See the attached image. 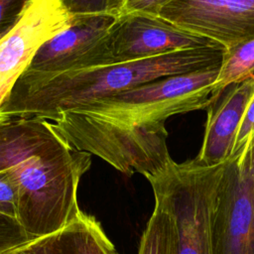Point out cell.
Masks as SVG:
<instances>
[{
	"label": "cell",
	"mask_w": 254,
	"mask_h": 254,
	"mask_svg": "<svg viewBox=\"0 0 254 254\" xmlns=\"http://www.w3.org/2000/svg\"><path fill=\"white\" fill-rule=\"evenodd\" d=\"M0 213L17 218L18 190L7 172H0Z\"/></svg>",
	"instance_id": "obj_18"
},
{
	"label": "cell",
	"mask_w": 254,
	"mask_h": 254,
	"mask_svg": "<svg viewBox=\"0 0 254 254\" xmlns=\"http://www.w3.org/2000/svg\"><path fill=\"white\" fill-rule=\"evenodd\" d=\"M33 240L17 218L0 213V254H9Z\"/></svg>",
	"instance_id": "obj_16"
},
{
	"label": "cell",
	"mask_w": 254,
	"mask_h": 254,
	"mask_svg": "<svg viewBox=\"0 0 254 254\" xmlns=\"http://www.w3.org/2000/svg\"><path fill=\"white\" fill-rule=\"evenodd\" d=\"M138 254H178L176 227L171 214L158 202L142 234Z\"/></svg>",
	"instance_id": "obj_13"
},
{
	"label": "cell",
	"mask_w": 254,
	"mask_h": 254,
	"mask_svg": "<svg viewBox=\"0 0 254 254\" xmlns=\"http://www.w3.org/2000/svg\"><path fill=\"white\" fill-rule=\"evenodd\" d=\"M253 74L254 39L226 49L214 82L215 98L230 84L240 82Z\"/></svg>",
	"instance_id": "obj_14"
},
{
	"label": "cell",
	"mask_w": 254,
	"mask_h": 254,
	"mask_svg": "<svg viewBox=\"0 0 254 254\" xmlns=\"http://www.w3.org/2000/svg\"><path fill=\"white\" fill-rule=\"evenodd\" d=\"M71 21L62 0H31L18 23L0 40V107L39 48Z\"/></svg>",
	"instance_id": "obj_9"
},
{
	"label": "cell",
	"mask_w": 254,
	"mask_h": 254,
	"mask_svg": "<svg viewBox=\"0 0 254 254\" xmlns=\"http://www.w3.org/2000/svg\"><path fill=\"white\" fill-rule=\"evenodd\" d=\"M115 19L106 15L72 16L69 27L39 48L7 99L32 92L60 74L97 67V44Z\"/></svg>",
	"instance_id": "obj_6"
},
{
	"label": "cell",
	"mask_w": 254,
	"mask_h": 254,
	"mask_svg": "<svg viewBox=\"0 0 254 254\" xmlns=\"http://www.w3.org/2000/svg\"><path fill=\"white\" fill-rule=\"evenodd\" d=\"M252 134H254V94L249 103L246 114L243 118L241 127L239 129L233 154L239 151L247 143V141L252 136Z\"/></svg>",
	"instance_id": "obj_20"
},
{
	"label": "cell",
	"mask_w": 254,
	"mask_h": 254,
	"mask_svg": "<svg viewBox=\"0 0 254 254\" xmlns=\"http://www.w3.org/2000/svg\"><path fill=\"white\" fill-rule=\"evenodd\" d=\"M248 142H249V145H250L251 155H252V159H253V163H254V134H252V136L249 138Z\"/></svg>",
	"instance_id": "obj_22"
},
{
	"label": "cell",
	"mask_w": 254,
	"mask_h": 254,
	"mask_svg": "<svg viewBox=\"0 0 254 254\" xmlns=\"http://www.w3.org/2000/svg\"><path fill=\"white\" fill-rule=\"evenodd\" d=\"M67 12L77 15H106L119 17L123 13L125 0H62Z\"/></svg>",
	"instance_id": "obj_15"
},
{
	"label": "cell",
	"mask_w": 254,
	"mask_h": 254,
	"mask_svg": "<svg viewBox=\"0 0 254 254\" xmlns=\"http://www.w3.org/2000/svg\"><path fill=\"white\" fill-rule=\"evenodd\" d=\"M219 66L160 78L74 108L119 127L149 128L168 118L207 109L214 100Z\"/></svg>",
	"instance_id": "obj_3"
},
{
	"label": "cell",
	"mask_w": 254,
	"mask_h": 254,
	"mask_svg": "<svg viewBox=\"0 0 254 254\" xmlns=\"http://www.w3.org/2000/svg\"><path fill=\"white\" fill-rule=\"evenodd\" d=\"M225 164L206 166L195 158L184 163L172 159L148 179L155 202L173 217L178 254H212V221Z\"/></svg>",
	"instance_id": "obj_4"
},
{
	"label": "cell",
	"mask_w": 254,
	"mask_h": 254,
	"mask_svg": "<svg viewBox=\"0 0 254 254\" xmlns=\"http://www.w3.org/2000/svg\"><path fill=\"white\" fill-rule=\"evenodd\" d=\"M254 94V74L227 86L207 107L202 145L195 159L206 166L227 161Z\"/></svg>",
	"instance_id": "obj_11"
},
{
	"label": "cell",
	"mask_w": 254,
	"mask_h": 254,
	"mask_svg": "<svg viewBox=\"0 0 254 254\" xmlns=\"http://www.w3.org/2000/svg\"><path fill=\"white\" fill-rule=\"evenodd\" d=\"M170 1L171 0H125L122 14L141 13L159 16L160 10Z\"/></svg>",
	"instance_id": "obj_19"
},
{
	"label": "cell",
	"mask_w": 254,
	"mask_h": 254,
	"mask_svg": "<svg viewBox=\"0 0 254 254\" xmlns=\"http://www.w3.org/2000/svg\"><path fill=\"white\" fill-rule=\"evenodd\" d=\"M9 254H32V253L29 252V251L25 248V246H24V247H21V248H19V249H16V250L12 251V252L9 253Z\"/></svg>",
	"instance_id": "obj_21"
},
{
	"label": "cell",
	"mask_w": 254,
	"mask_h": 254,
	"mask_svg": "<svg viewBox=\"0 0 254 254\" xmlns=\"http://www.w3.org/2000/svg\"><path fill=\"white\" fill-rule=\"evenodd\" d=\"M31 0H0V40L22 17Z\"/></svg>",
	"instance_id": "obj_17"
},
{
	"label": "cell",
	"mask_w": 254,
	"mask_h": 254,
	"mask_svg": "<svg viewBox=\"0 0 254 254\" xmlns=\"http://www.w3.org/2000/svg\"><path fill=\"white\" fill-rule=\"evenodd\" d=\"M226 49L206 47L60 74L23 96L7 99L1 116L40 117L54 121L74 109L160 78L220 66Z\"/></svg>",
	"instance_id": "obj_2"
},
{
	"label": "cell",
	"mask_w": 254,
	"mask_h": 254,
	"mask_svg": "<svg viewBox=\"0 0 254 254\" xmlns=\"http://www.w3.org/2000/svg\"><path fill=\"white\" fill-rule=\"evenodd\" d=\"M25 248L32 254H118L96 218L81 210L63 228Z\"/></svg>",
	"instance_id": "obj_12"
},
{
	"label": "cell",
	"mask_w": 254,
	"mask_h": 254,
	"mask_svg": "<svg viewBox=\"0 0 254 254\" xmlns=\"http://www.w3.org/2000/svg\"><path fill=\"white\" fill-rule=\"evenodd\" d=\"M56 130L76 150L95 155L119 172L143 175L147 180L171 162L165 125L119 127L74 109L60 113Z\"/></svg>",
	"instance_id": "obj_5"
},
{
	"label": "cell",
	"mask_w": 254,
	"mask_h": 254,
	"mask_svg": "<svg viewBox=\"0 0 254 254\" xmlns=\"http://www.w3.org/2000/svg\"><path fill=\"white\" fill-rule=\"evenodd\" d=\"M212 254H254V163L249 142L225 164L212 221Z\"/></svg>",
	"instance_id": "obj_7"
},
{
	"label": "cell",
	"mask_w": 254,
	"mask_h": 254,
	"mask_svg": "<svg viewBox=\"0 0 254 254\" xmlns=\"http://www.w3.org/2000/svg\"><path fill=\"white\" fill-rule=\"evenodd\" d=\"M91 155L40 117L0 115V172L18 190L17 219L34 239L63 228L80 210L77 188Z\"/></svg>",
	"instance_id": "obj_1"
},
{
	"label": "cell",
	"mask_w": 254,
	"mask_h": 254,
	"mask_svg": "<svg viewBox=\"0 0 254 254\" xmlns=\"http://www.w3.org/2000/svg\"><path fill=\"white\" fill-rule=\"evenodd\" d=\"M159 16L225 49L254 39V0H171Z\"/></svg>",
	"instance_id": "obj_10"
},
{
	"label": "cell",
	"mask_w": 254,
	"mask_h": 254,
	"mask_svg": "<svg viewBox=\"0 0 254 254\" xmlns=\"http://www.w3.org/2000/svg\"><path fill=\"white\" fill-rule=\"evenodd\" d=\"M103 66L163 54L206 47H223L182 29L160 16L129 13L117 17L101 40Z\"/></svg>",
	"instance_id": "obj_8"
}]
</instances>
